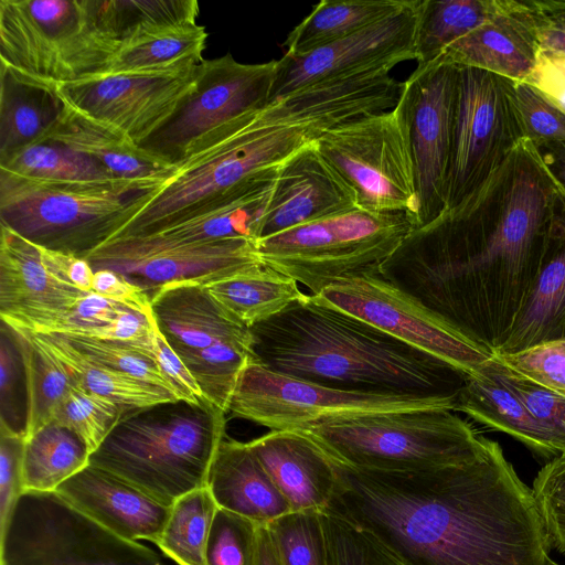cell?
Listing matches in <instances>:
<instances>
[{"instance_id":"cell-1","label":"cell","mask_w":565,"mask_h":565,"mask_svg":"<svg viewBox=\"0 0 565 565\" xmlns=\"http://www.w3.org/2000/svg\"><path fill=\"white\" fill-rule=\"evenodd\" d=\"M564 211L565 194L524 138L470 198L412 230L379 276L494 353Z\"/></svg>"},{"instance_id":"cell-2","label":"cell","mask_w":565,"mask_h":565,"mask_svg":"<svg viewBox=\"0 0 565 565\" xmlns=\"http://www.w3.org/2000/svg\"><path fill=\"white\" fill-rule=\"evenodd\" d=\"M330 458V457H329ZM329 511L370 533L404 565H546L551 545L532 489L500 444L438 469H358L330 458Z\"/></svg>"},{"instance_id":"cell-3","label":"cell","mask_w":565,"mask_h":565,"mask_svg":"<svg viewBox=\"0 0 565 565\" xmlns=\"http://www.w3.org/2000/svg\"><path fill=\"white\" fill-rule=\"evenodd\" d=\"M384 82L356 74L320 82L245 113L204 136L111 238L158 233L275 178L328 130L386 111Z\"/></svg>"},{"instance_id":"cell-4","label":"cell","mask_w":565,"mask_h":565,"mask_svg":"<svg viewBox=\"0 0 565 565\" xmlns=\"http://www.w3.org/2000/svg\"><path fill=\"white\" fill-rule=\"evenodd\" d=\"M249 329L258 364L331 388L451 396L468 376L311 295Z\"/></svg>"},{"instance_id":"cell-5","label":"cell","mask_w":565,"mask_h":565,"mask_svg":"<svg viewBox=\"0 0 565 565\" xmlns=\"http://www.w3.org/2000/svg\"><path fill=\"white\" fill-rule=\"evenodd\" d=\"M226 413L209 401L173 399L126 411L89 465L171 507L206 487L225 438Z\"/></svg>"},{"instance_id":"cell-6","label":"cell","mask_w":565,"mask_h":565,"mask_svg":"<svg viewBox=\"0 0 565 565\" xmlns=\"http://www.w3.org/2000/svg\"><path fill=\"white\" fill-rule=\"evenodd\" d=\"M166 181L63 183L0 170V223L45 249L85 258L121 230Z\"/></svg>"},{"instance_id":"cell-7","label":"cell","mask_w":565,"mask_h":565,"mask_svg":"<svg viewBox=\"0 0 565 565\" xmlns=\"http://www.w3.org/2000/svg\"><path fill=\"white\" fill-rule=\"evenodd\" d=\"M345 466L413 472L472 461L487 439L450 409H416L342 417L300 430Z\"/></svg>"},{"instance_id":"cell-8","label":"cell","mask_w":565,"mask_h":565,"mask_svg":"<svg viewBox=\"0 0 565 565\" xmlns=\"http://www.w3.org/2000/svg\"><path fill=\"white\" fill-rule=\"evenodd\" d=\"M415 228L412 214L355 206L254 242L259 260L312 296L332 284L379 274L380 266Z\"/></svg>"},{"instance_id":"cell-9","label":"cell","mask_w":565,"mask_h":565,"mask_svg":"<svg viewBox=\"0 0 565 565\" xmlns=\"http://www.w3.org/2000/svg\"><path fill=\"white\" fill-rule=\"evenodd\" d=\"M120 43L88 0H0V64L61 84L103 73Z\"/></svg>"},{"instance_id":"cell-10","label":"cell","mask_w":565,"mask_h":565,"mask_svg":"<svg viewBox=\"0 0 565 565\" xmlns=\"http://www.w3.org/2000/svg\"><path fill=\"white\" fill-rule=\"evenodd\" d=\"M0 565H168L125 540L56 492L24 491L0 532Z\"/></svg>"},{"instance_id":"cell-11","label":"cell","mask_w":565,"mask_h":565,"mask_svg":"<svg viewBox=\"0 0 565 565\" xmlns=\"http://www.w3.org/2000/svg\"><path fill=\"white\" fill-rule=\"evenodd\" d=\"M326 162L354 192L361 209L418 210L407 122L399 104L328 130L316 142Z\"/></svg>"},{"instance_id":"cell-12","label":"cell","mask_w":565,"mask_h":565,"mask_svg":"<svg viewBox=\"0 0 565 565\" xmlns=\"http://www.w3.org/2000/svg\"><path fill=\"white\" fill-rule=\"evenodd\" d=\"M456 395L348 392L276 373L252 361L238 377L227 413L270 430H303L338 418L369 414L416 409L455 412Z\"/></svg>"},{"instance_id":"cell-13","label":"cell","mask_w":565,"mask_h":565,"mask_svg":"<svg viewBox=\"0 0 565 565\" xmlns=\"http://www.w3.org/2000/svg\"><path fill=\"white\" fill-rule=\"evenodd\" d=\"M458 68L446 210L460 205L477 192L525 138L514 81L476 67Z\"/></svg>"},{"instance_id":"cell-14","label":"cell","mask_w":565,"mask_h":565,"mask_svg":"<svg viewBox=\"0 0 565 565\" xmlns=\"http://www.w3.org/2000/svg\"><path fill=\"white\" fill-rule=\"evenodd\" d=\"M277 60L245 64L227 53L204 60L192 90L173 115L140 147L180 163L207 134L270 103Z\"/></svg>"},{"instance_id":"cell-15","label":"cell","mask_w":565,"mask_h":565,"mask_svg":"<svg viewBox=\"0 0 565 565\" xmlns=\"http://www.w3.org/2000/svg\"><path fill=\"white\" fill-rule=\"evenodd\" d=\"M315 297L466 375L477 372L494 355L377 274L339 280Z\"/></svg>"},{"instance_id":"cell-16","label":"cell","mask_w":565,"mask_h":565,"mask_svg":"<svg viewBox=\"0 0 565 565\" xmlns=\"http://www.w3.org/2000/svg\"><path fill=\"white\" fill-rule=\"evenodd\" d=\"M202 62L99 73L56 84V90L65 104L117 128L140 146L192 90Z\"/></svg>"},{"instance_id":"cell-17","label":"cell","mask_w":565,"mask_h":565,"mask_svg":"<svg viewBox=\"0 0 565 565\" xmlns=\"http://www.w3.org/2000/svg\"><path fill=\"white\" fill-rule=\"evenodd\" d=\"M85 258L94 271H116L150 298L171 282L206 284L264 266L249 239L178 242L159 234L110 238Z\"/></svg>"},{"instance_id":"cell-18","label":"cell","mask_w":565,"mask_h":565,"mask_svg":"<svg viewBox=\"0 0 565 565\" xmlns=\"http://www.w3.org/2000/svg\"><path fill=\"white\" fill-rule=\"evenodd\" d=\"M459 68L439 60L416 66L399 97L414 160L418 210L415 227L446 210L447 178L454 141Z\"/></svg>"},{"instance_id":"cell-19","label":"cell","mask_w":565,"mask_h":565,"mask_svg":"<svg viewBox=\"0 0 565 565\" xmlns=\"http://www.w3.org/2000/svg\"><path fill=\"white\" fill-rule=\"evenodd\" d=\"M417 0H407L392 14L355 33L303 55L284 54L270 102L299 88L344 76L390 72L397 64L415 60Z\"/></svg>"},{"instance_id":"cell-20","label":"cell","mask_w":565,"mask_h":565,"mask_svg":"<svg viewBox=\"0 0 565 565\" xmlns=\"http://www.w3.org/2000/svg\"><path fill=\"white\" fill-rule=\"evenodd\" d=\"M88 292L58 277L40 246L1 226V321L14 329L50 333Z\"/></svg>"},{"instance_id":"cell-21","label":"cell","mask_w":565,"mask_h":565,"mask_svg":"<svg viewBox=\"0 0 565 565\" xmlns=\"http://www.w3.org/2000/svg\"><path fill=\"white\" fill-rule=\"evenodd\" d=\"M355 206L354 192L326 162L313 143L280 167L257 239Z\"/></svg>"},{"instance_id":"cell-22","label":"cell","mask_w":565,"mask_h":565,"mask_svg":"<svg viewBox=\"0 0 565 565\" xmlns=\"http://www.w3.org/2000/svg\"><path fill=\"white\" fill-rule=\"evenodd\" d=\"M540 42L531 0H503L490 21L449 45L441 63L484 70L526 82L536 64Z\"/></svg>"},{"instance_id":"cell-23","label":"cell","mask_w":565,"mask_h":565,"mask_svg":"<svg viewBox=\"0 0 565 565\" xmlns=\"http://www.w3.org/2000/svg\"><path fill=\"white\" fill-rule=\"evenodd\" d=\"M55 492L111 533L156 543L169 516L167 507L118 477L88 465Z\"/></svg>"},{"instance_id":"cell-24","label":"cell","mask_w":565,"mask_h":565,"mask_svg":"<svg viewBox=\"0 0 565 565\" xmlns=\"http://www.w3.org/2000/svg\"><path fill=\"white\" fill-rule=\"evenodd\" d=\"M291 512H322L337 482L329 456L300 430H270L248 441Z\"/></svg>"},{"instance_id":"cell-25","label":"cell","mask_w":565,"mask_h":565,"mask_svg":"<svg viewBox=\"0 0 565 565\" xmlns=\"http://www.w3.org/2000/svg\"><path fill=\"white\" fill-rule=\"evenodd\" d=\"M151 310L159 330L177 353L222 342L253 343L250 329L199 281L162 286L151 296Z\"/></svg>"},{"instance_id":"cell-26","label":"cell","mask_w":565,"mask_h":565,"mask_svg":"<svg viewBox=\"0 0 565 565\" xmlns=\"http://www.w3.org/2000/svg\"><path fill=\"white\" fill-rule=\"evenodd\" d=\"M565 341V211L557 218L518 318L494 354Z\"/></svg>"},{"instance_id":"cell-27","label":"cell","mask_w":565,"mask_h":565,"mask_svg":"<svg viewBox=\"0 0 565 565\" xmlns=\"http://www.w3.org/2000/svg\"><path fill=\"white\" fill-rule=\"evenodd\" d=\"M206 487L218 508L258 525H267L291 512L248 443L224 438L211 466Z\"/></svg>"},{"instance_id":"cell-28","label":"cell","mask_w":565,"mask_h":565,"mask_svg":"<svg viewBox=\"0 0 565 565\" xmlns=\"http://www.w3.org/2000/svg\"><path fill=\"white\" fill-rule=\"evenodd\" d=\"M49 140L89 157L117 178L168 180L175 171V164L145 150L117 128L67 104Z\"/></svg>"},{"instance_id":"cell-29","label":"cell","mask_w":565,"mask_h":565,"mask_svg":"<svg viewBox=\"0 0 565 565\" xmlns=\"http://www.w3.org/2000/svg\"><path fill=\"white\" fill-rule=\"evenodd\" d=\"M455 412L502 431L544 458L564 452L556 436L536 419L520 397L482 366L457 392Z\"/></svg>"},{"instance_id":"cell-30","label":"cell","mask_w":565,"mask_h":565,"mask_svg":"<svg viewBox=\"0 0 565 565\" xmlns=\"http://www.w3.org/2000/svg\"><path fill=\"white\" fill-rule=\"evenodd\" d=\"M64 107L56 85L0 64V162L49 140Z\"/></svg>"},{"instance_id":"cell-31","label":"cell","mask_w":565,"mask_h":565,"mask_svg":"<svg viewBox=\"0 0 565 565\" xmlns=\"http://www.w3.org/2000/svg\"><path fill=\"white\" fill-rule=\"evenodd\" d=\"M204 285L224 309L248 328L307 295L296 280L265 265Z\"/></svg>"},{"instance_id":"cell-32","label":"cell","mask_w":565,"mask_h":565,"mask_svg":"<svg viewBox=\"0 0 565 565\" xmlns=\"http://www.w3.org/2000/svg\"><path fill=\"white\" fill-rule=\"evenodd\" d=\"M33 335L65 366L76 384L126 409L178 399L162 387L89 360L62 334L33 333Z\"/></svg>"},{"instance_id":"cell-33","label":"cell","mask_w":565,"mask_h":565,"mask_svg":"<svg viewBox=\"0 0 565 565\" xmlns=\"http://www.w3.org/2000/svg\"><path fill=\"white\" fill-rule=\"evenodd\" d=\"M407 0H322L294 28L282 46L285 54L303 55L347 38L392 14Z\"/></svg>"},{"instance_id":"cell-34","label":"cell","mask_w":565,"mask_h":565,"mask_svg":"<svg viewBox=\"0 0 565 565\" xmlns=\"http://www.w3.org/2000/svg\"><path fill=\"white\" fill-rule=\"evenodd\" d=\"M503 0H417V66L437 60L454 42L494 18Z\"/></svg>"},{"instance_id":"cell-35","label":"cell","mask_w":565,"mask_h":565,"mask_svg":"<svg viewBox=\"0 0 565 565\" xmlns=\"http://www.w3.org/2000/svg\"><path fill=\"white\" fill-rule=\"evenodd\" d=\"M90 451L72 430L51 422L24 439L22 479L24 491L55 492L89 465Z\"/></svg>"},{"instance_id":"cell-36","label":"cell","mask_w":565,"mask_h":565,"mask_svg":"<svg viewBox=\"0 0 565 565\" xmlns=\"http://www.w3.org/2000/svg\"><path fill=\"white\" fill-rule=\"evenodd\" d=\"M97 25L120 44L196 24L195 0H88Z\"/></svg>"},{"instance_id":"cell-37","label":"cell","mask_w":565,"mask_h":565,"mask_svg":"<svg viewBox=\"0 0 565 565\" xmlns=\"http://www.w3.org/2000/svg\"><path fill=\"white\" fill-rule=\"evenodd\" d=\"M13 329L25 370L28 416L24 439L46 424L65 399L75 381L65 366L49 352L33 333Z\"/></svg>"},{"instance_id":"cell-38","label":"cell","mask_w":565,"mask_h":565,"mask_svg":"<svg viewBox=\"0 0 565 565\" xmlns=\"http://www.w3.org/2000/svg\"><path fill=\"white\" fill-rule=\"evenodd\" d=\"M217 509L207 487L180 497L170 507L154 544L178 565H206V544Z\"/></svg>"},{"instance_id":"cell-39","label":"cell","mask_w":565,"mask_h":565,"mask_svg":"<svg viewBox=\"0 0 565 565\" xmlns=\"http://www.w3.org/2000/svg\"><path fill=\"white\" fill-rule=\"evenodd\" d=\"M207 36L204 26L192 24L121 43L103 73L200 63Z\"/></svg>"},{"instance_id":"cell-40","label":"cell","mask_w":565,"mask_h":565,"mask_svg":"<svg viewBox=\"0 0 565 565\" xmlns=\"http://www.w3.org/2000/svg\"><path fill=\"white\" fill-rule=\"evenodd\" d=\"M0 170L29 180L63 183L117 178L89 157L52 140L21 149L1 161Z\"/></svg>"},{"instance_id":"cell-41","label":"cell","mask_w":565,"mask_h":565,"mask_svg":"<svg viewBox=\"0 0 565 565\" xmlns=\"http://www.w3.org/2000/svg\"><path fill=\"white\" fill-rule=\"evenodd\" d=\"M177 354L194 376L204 398L225 413L241 373L256 361L253 343L222 342Z\"/></svg>"},{"instance_id":"cell-42","label":"cell","mask_w":565,"mask_h":565,"mask_svg":"<svg viewBox=\"0 0 565 565\" xmlns=\"http://www.w3.org/2000/svg\"><path fill=\"white\" fill-rule=\"evenodd\" d=\"M126 411L121 405L75 383L53 420L75 433L93 454Z\"/></svg>"},{"instance_id":"cell-43","label":"cell","mask_w":565,"mask_h":565,"mask_svg":"<svg viewBox=\"0 0 565 565\" xmlns=\"http://www.w3.org/2000/svg\"><path fill=\"white\" fill-rule=\"evenodd\" d=\"M281 565H327L319 512H289L267 524Z\"/></svg>"},{"instance_id":"cell-44","label":"cell","mask_w":565,"mask_h":565,"mask_svg":"<svg viewBox=\"0 0 565 565\" xmlns=\"http://www.w3.org/2000/svg\"><path fill=\"white\" fill-rule=\"evenodd\" d=\"M0 430L24 437L28 416L26 376L13 329L0 328Z\"/></svg>"},{"instance_id":"cell-45","label":"cell","mask_w":565,"mask_h":565,"mask_svg":"<svg viewBox=\"0 0 565 565\" xmlns=\"http://www.w3.org/2000/svg\"><path fill=\"white\" fill-rule=\"evenodd\" d=\"M320 515L327 565H404L366 531L329 511Z\"/></svg>"},{"instance_id":"cell-46","label":"cell","mask_w":565,"mask_h":565,"mask_svg":"<svg viewBox=\"0 0 565 565\" xmlns=\"http://www.w3.org/2000/svg\"><path fill=\"white\" fill-rule=\"evenodd\" d=\"M482 367L520 397L532 415L556 436L565 452V393L529 380L495 355Z\"/></svg>"},{"instance_id":"cell-47","label":"cell","mask_w":565,"mask_h":565,"mask_svg":"<svg viewBox=\"0 0 565 565\" xmlns=\"http://www.w3.org/2000/svg\"><path fill=\"white\" fill-rule=\"evenodd\" d=\"M257 527L252 520L218 508L206 544V565H257Z\"/></svg>"},{"instance_id":"cell-48","label":"cell","mask_w":565,"mask_h":565,"mask_svg":"<svg viewBox=\"0 0 565 565\" xmlns=\"http://www.w3.org/2000/svg\"><path fill=\"white\" fill-rule=\"evenodd\" d=\"M64 337L89 360L162 387L173 394L156 361L141 350L119 341Z\"/></svg>"},{"instance_id":"cell-49","label":"cell","mask_w":565,"mask_h":565,"mask_svg":"<svg viewBox=\"0 0 565 565\" xmlns=\"http://www.w3.org/2000/svg\"><path fill=\"white\" fill-rule=\"evenodd\" d=\"M532 491L551 547L565 554V452L541 468Z\"/></svg>"},{"instance_id":"cell-50","label":"cell","mask_w":565,"mask_h":565,"mask_svg":"<svg viewBox=\"0 0 565 565\" xmlns=\"http://www.w3.org/2000/svg\"><path fill=\"white\" fill-rule=\"evenodd\" d=\"M525 138L532 143L565 141V113L529 82H514Z\"/></svg>"},{"instance_id":"cell-51","label":"cell","mask_w":565,"mask_h":565,"mask_svg":"<svg viewBox=\"0 0 565 565\" xmlns=\"http://www.w3.org/2000/svg\"><path fill=\"white\" fill-rule=\"evenodd\" d=\"M529 380L565 393V344L550 342L511 354H494Z\"/></svg>"},{"instance_id":"cell-52","label":"cell","mask_w":565,"mask_h":565,"mask_svg":"<svg viewBox=\"0 0 565 565\" xmlns=\"http://www.w3.org/2000/svg\"><path fill=\"white\" fill-rule=\"evenodd\" d=\"M128 308L89 291L68 313L66 320L50 333L97 339ZM130 308V307H129Z\"/></svg>"},{"instance_id":"cell-53","label":"cell","mask_w":565,"mask_h":565,"mask_svg":"<svg viewBox=\"0 0 565 565\" xmlns=\"http://www.w3.org/2000/svg\"><path fill=\"white\" fill-rule=\"evenodd\" d=\"M24 437L0 430V532L7 526L24 492L22 454Z\"/></svg>"},{"instance_id":"cell-54","label":"cell","mask_w":565,"mask_h":565,"mask_svg":"<svg viewBox=\"0 0 565 565\" xmlns=\"http://www.w3.org/2000/svg\"><path fill=\"white\" fill-rule=\"evenodd\" d=\"M154 318V317H153ZM154 361L178 399L199 404L206 401L194 376L168 343L154 320Z\"/></svg>"},{"instance_id":"cell-55","label":"cell","mask_w":565,"mask_h":565,"mask_svg":"<svg viewBox=\"0 0 565 565\" xmlns=\"http://www.w3.org/2000/svg\"><path fill=\"white\" fill-rule=\"evenodd\" d=\"M92 291L142 312L151 309V298L143 288L109 269L94 271Z\"/></svg>"},{"instance_id":"cell-56","label":"cell","mask_w":565,"mask_h":565,"mask_svg":"<svg viewBox=\"0 0 565 565\" xmlns=\"http://www.w3.org/2000/svg\"><path fill=\"white\" fill-rule=\"evenodd\" d=\"M526 82L565 113V54L540 49L535 67Z\"/></svg>"},{"instance_id":"cell-57","label":"cell","mask_w":565,"mask_h":565,"mask_svg":"<svg viewBox=\"0 0 565 565\" xmlns=\"http://www.w3.org/2000/svg\"><path fill=\"white\" fill-rule=\"evenodd\" d=\"M41 248L46 265L58 277L84 291H92L94 269L86 258Z\"/></svg>"},{"instance_id":"cell-58","label":"cell","mask_w":565,"mask_h":565,"mask_svg":"<svg viewBox=\"0 0 565 565\" xmlns=\"http://www.w3.org/2000/svg\"><path fill=\"white\" fill-rule=\"evenodd\" d=\"M536 33L540 49L565 54V14L546 15L534 4Z\"/></svg>"},{"instance_id":"cell-59","label":"cell","mask_w":565,"mask_h":565,"mask_svg":"<svg viewBox=\"0 0 565 565\" xmlns=\"http://www.w3.org/2000/svg\"><path fill=\"white\" fill-rule=\"evenodd\" d=\"M545 169L565 194V141L533 143Z\"/></svg>"},{"instance_id":"cell-60","label":"cell","mask_w":565,"mask_h":565,"mask_svg":"<svg viewBox=\"0 0 565 565\" xmlns=\"http://www.w3.org/2000/svg\"><path fill=\"white\" fill-rule=\"evenodd\" d=\"M257 565H281L267 525L257 527Z\"/></svg>"},{"instance_id":"cell-61","label":"cell","mask_w":565,"mask_h":565,"mask_svg":"<svg viewBox=\"0 0 565 565\" xmlns=\"http://www.w3.org/2000/svg\"><path fill=\"white\" fill-rule=\"evenodd\" d=\"M534 4L546 15L565 14V0H534Z\"/></svg>"},{"instance_id":"cell-62","label":"cell","mask_w":565,"mask_h":565,"mask_svg":"<svg viewBox=\"0 0 565 565\" xmlns=\"http://www.w3.org/2000/svg\"><path fill=\"white\" fill-rule=\"evenodd\" d=\"M546 565H559L557 564L556 562H554L553 559H551V557L547 559V563Z\"/></svg>"},{"instance_id":"cell-63","label":"cell","mask_w":565,"mask_h":565,"mask_svg":"<svg viewBox=\"0 0 565 565\" xmlns=\"http://www.w3.org/2000/svg\"><path fill=\"white\" fill-rule=\"evenodd\" d=\"M563 342H564V344H565V341H563Z\"/></svg>"}]
</instances>
